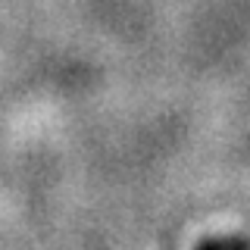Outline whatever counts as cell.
Listing matches in <instances>:
<instances>
[{
  "label": "cell",
  "mask_w": 250,
  "mask_h": 250,
  "mask_svg": "<svg viewBox=\"0 0 250 250\" xmlns=\"http://www.w3.org/2000/svg\"><path fill=\"white\" fill-rule=\"evenodd\" d=\"M194 250H229V238H200Z\"/></svg>",
  "instance_id": "cell-1"
}]
</instances>
